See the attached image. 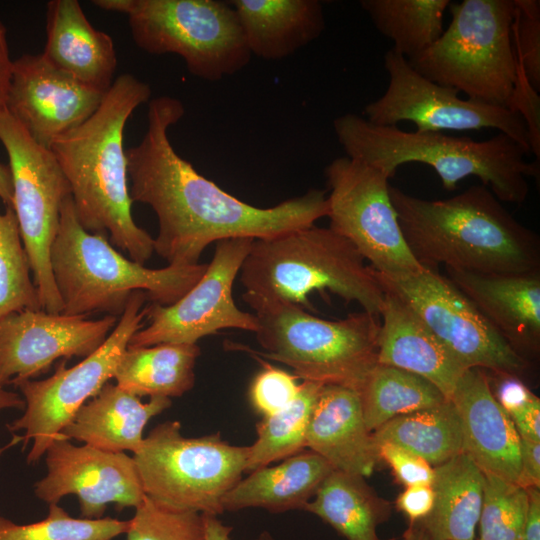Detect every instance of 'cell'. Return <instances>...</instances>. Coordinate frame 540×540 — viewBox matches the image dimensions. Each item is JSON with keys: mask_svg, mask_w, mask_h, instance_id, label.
I'll use <instances>...</instances> for the list:
<instances>
[{"mask_svg": "<svg viewBox=\"0 0 540 540\" xmlns=\"http://www.w3.org/2000/svg\"><path fill=\"white\" fill-rule=\"evenodd\" d=\"M184 112L177 98L151 99L142 140L125 150L131 200L154 211L158 220L154 252L168 265L198 264L203 251L221 240L272 238L327 217L324 190L311 188L303 195L261 208L202 176L176 152L169 139V128Z\"/></svg>", "mask_w": 540, "mask_h": 540, "instance_id": "6da1fadb", "label": "cell"}, {"mask_svg": "<svg viewBox=\"0 0 540 540\" xmlns=\"http://www.w3.org/2000/svg\"><path fill=\"white\" fill-rule=\"evenodd\" d=\"M150 96L147 83L121 74L97 110L50 146L68 181L80 225L108 235L112 246L143 265L154 252V238L132 216L123 136L134 110Z\"/></svg>", "mask_w": 540, "mask_h": 540, "instance_id": "7a4b0ae2", "label": "cell"}, {"mask_svg": "<svg viewBox=\"0 0 540 540\" xmlns=\"http://www.w3.org/2000/svg\"><path fill=\"white\" fill-rule=\"evenodd\" d=\"M404 239L426 269L439 265L477 274L540 272L539 235L520 223L485 185L444 200L390 186Z\"/></svg>", "mask_w": 540, "mask_h": 540, "instance_id": "3957f363", "label": "cell"}, {"mask_svg": "<svg viewBox=\"0 0 540 540\" xmlns=\"http://www.w3.org/2000/svg\"><path fill=\"white\" fill-rule=\"evenodd\" d=\"M333 128L346 156L375 167L389 179L398 167L421 163L434 169L446 191L476 176L501 202L521 204L529 193L527 179L539 178V162H527L529 153L500 132L477 141L443 132L376 126L354 113L335 118Z\"/></svg>", "mask_w": 540, "mask_h": 540, "instance_id": "277c9868", "label": "cell"}, {"mask_svg": "<svg viewBox=\"0 0 540 540\" xmlns=\"http://www.w3.org/2000/svg\"><path fill=\"white\" fill-rule=\"evenodd\" d=\"M53 277L63 314L87 317L108 313L118 317L136 291L150 303L171 305L202 277L207 263L152 269L124 257L102 234L79 223L71 195L60 208L56 237L50 249Z\"/></svg>", "mask_w": 540, "mask_h": 540, "instance_id": "5b68a950", "label": "cell"}, {"mask_svg": "<svg viewBox=\"0 0 540 540\" xmlns=\"http://www.w3.org/2000/svg\"><path fill=\"white\" fill-rule=\"evenodd\" d=\"M245 292L310 307L308 295L328 290L379 315L386 292L377 272L346 238L312 225L253 240L239 272Z\"/></svg>", "mask_w": 540, "mask_h": 540, "instance_id": "8992f818", "label": "cell"}, {"mask_svg": "<svg viewBox=\"0 0 540 540\" xmlns=\"http://www.w3.org/2000/svg\"><path fill=\"white\" fill-rule=\"evenodd\" d=\"M254 311L255 336L263 352H252L292 368L302 381L359 391L376 366L380 316L365 311L325 320L280 299L244 292Z\"/></svg>", "mask_w": 540, "mask_h": 540, "instance_id": "52a82bcc", "label": "cell"}, {"mask_svg": "<svg viewBox=\"0 0 540 540\" xmlns=\"http://www.w3.org/2000/svg\"><path fill=\"white\" fill-rule=\"evenodd\" d=\"M448 9V28L408 63L468 99L508 108L517 71L511 37L514 1L463 0Z\"/></svg>", "mask_w": 540, "mask_h": 540, "instance_id": "ba28073f", "label": "cell"}, {"mask_svg": "<svg viewBox=\"0 0 540 540\" xmlns=\"http://www.w3.org/2000/svg\"><path fill=\"white\" fill-rule=\"evenodd\" d=\"M97 7L123 13L143 51L176 54L195 77L219 81L248 65L252 57L237 14L219 0H94Z\"/></svg>", "mask_w": 540, "mask_h": 540, "instance_id": "9c48e42d", "label": "cell"}, {"mask_svg": "<svg viewBox=\"0 0 540 540\" xmlns=\"http://www.w3.org/2000/svg\"><path fill=\"white\" fill-rule=\"evenodd\" d=\"M178 421L151 430L133 454L144 494L178 509L224 513L222 500L246 469L249 446L222 440L219 433L188 438Z\"/></svg>", "mask_w": 540, "mask_h": 540, "instance_id": "30bf717a", "label": "cell"}, {"mask_svg": "<svg viewBox=\"0 0 540 540\" xmlns=\"http://www.w3.org/2000/svg\"><path fill=\"white\" fill-rule=\"evenodd\" d=\"M147 300L144 292H134L104 343L78 364L67 368L63 359L50 377L15 384L25 408L22 416L7 427L11 432L24 431L20 436L24 447L33 440L28 464L37 463L53 441L66 438L62 431L76 412L114 377L131 337L144 326Z\"/></svg>", "mask_w": 540, "mask_h": 540, "instance_id": "8fae6325", "label": "cell"}, {"mask_svg": "<svg viewBox=\"0 0 540 540\" xmlns=\"http://www.w3.org/2000/svg\"><path fill=\"white\" fill-rule=\"evenodd\" d=\"M0 141L8 154L12 206L42 309L62 313L50 249L58 231L62 202L71 195L68 181L51 150L36 143L7 111L0 118Z\"/></svg>", "mask_w": 540, "mask_h": 540, "instance_id": "7c38bea8", "label": "cell"}, {"mask_svg": "<svg viewBox=\"0 0 540 540\" xmlns=\"http://www.w3.org/2000/svg\"><path fill=\"white\" fill-rule=\"evenodd\" d=\"M329 228L385 276L412 274L423 267L412 255L389 194V178L367 163L342 156L325 168Z\"/></svg>", "mask_w": 540, "mask_h": 540, "instance_id": "4fadbf2b", "label": "cell"}, {"mask_svg": "<svg viewBox=\"0 0 540 540\" xmlns=\"http://www.w3.org/2000/svg\"><path fill=\"white\" fill-rule=\"evenodd\" d=\"M378 277L385 291L404 300L465 369H487L520 377L527 360L519 356L475 305L437 270Z\"/></svg>", "mask_w": 540, "mask_h": 540, "instance_id": "5bb4252c", "label": "cell"}, {"mask_svg": "<svg viewBox=\"0 0 540 540\" xmlns=\"http://www.w3.org/2000/svg\"><path fill=\"white\" fill-rule=\"evenodd\" d=\"M384 67L388 87L380 98L364 107V118L368 122L376 126H397L401 121H410L418 132L491 128L531 153L525 123L517 113L506 107L460 98L456 89L425 78L393 49L386 52Z\"/></svg>", "mask_w": 540, "mask_h": 540, "instance_id": "9a60e30c", "label": "cell"}, {"mask_svg": "<svg viewBox=\"0 0 540 540\" xmlns=\"http://www.w3.org/2000/svg\"><path fill=\"white\" fill-rule=\"evenodd\" d=\"M253 240L218 241L206 271L185 295L171 305H146L148 324L134 333L128 347L197 344L201 338L222 329L255 333L258 328L255 315L239 309L232 292Z\"/></svg>", "mask_w": 540, "mask_h": 540, "instance_id": "2e32d148", "label": "cell"}, {"mask_svg": "<svg viewBox=\"0 0 540 540\" xmlns=\"http://www.w3.org/2000/svg\"><path fill=\"white\" fill-rule=\"evenodd\" d=\"M47 474L35 484L36 497L57 504L67 495L78 498L82 518H102L107 505L118 511L136 507L145 494L133 456L66 438L51 443L45 452Z\"/></svg>", "mask_w": 540, "mask_h": 540, "instance_id": "e0dca14e", "label": "cell"}, {"mask_svg": "<svg viewBox=\"0 0 540 540\" xmlns=\"http://www.w3.org/2000/svg\"><path fill=\"white\" fill-rule=\"evenodd\" d=\"M118 317L100 319L23 310L0 318V384H17L46 372L60 358L87 357L116 326Z\"/></svg>", "mask_w": 540, "mask_h": 540, "instance_id": "ac0fdd59", "label": "cell"}, {"mask_svg": "<svg viewBox=\"0 0 540 540\" xmlns=\"http://www.w3.org/2000/svg\"><path fill=\"white\" fill-rule=\"evenodd\" d=\"M104 95L42 54H25L13 61L6 111L36 143L50 149L59 136L87 120Z\"/></svg>", "mask_w": 540, "mask_h": 540, "instance_id": "d6986e66", "label": "cell"}, {"mask_svg": "<svg viewBox=\"0 0 540 540\" xmlns=\"http://www.w3.org/2000/svg\"><path fill=\"white\" fill-rule=\"evenodd\" d=\"M450 401L460 422L462 452L483 473L517 483L520 437L511 417L495 399L488 376L481 369H467Z\"/></svg>", "mask_w": 540, "mask_h": 540, "instance_id": "ffe728a7", "label": "cell"}, {"mask_svg": "<svg viewBox=\"0 0 540 540\" xmlns=\"http://www.w3.org/2000/svg\"><path fill=\"white\" fill-rule=\"evenodd\" d=\"M445 272L519 356L525 359V354L539 351L540 272L488 275L453 268Z\"/></svg>", "mask_w": 540, "mask_h": 540, "instance_id": "44dd1931", "label": "cell"}, {"mask_svg": "<svg viewBox=\"0 0 540 540\" xmlns=\"http://www.w3.org/2000/svg\"><path fill=\"white\" fill-rule=\"evenodd\" d=\"M306 447L334 470L362 477L372 474L380 460L357 391L322 386L310 417Z\"/></svg>", "mask_w": 540, "mask_h": 540, "instance_id": "7402d4cb", "label": "cell"}, {"mask_svg": "<svg viewBox=\"0 0 540 540\" xmlns=\"http://www.w3.org/2000/svg\"><path fill=\"white\" fill-rule=\"evenodd\" d=\"M43 57L84 85L106 93L114 82L117 55L110 35L96 29L77 0H50Z\"/></svg>", "mask_w": 540, "mask_h": 540, "instance_id": "603a6c76", "label": "cell"}, {"mask_svg": "<svg viewBox=\"0 0 540 540\" xmlns=\"http://www.w3.org/2000/svg\"><path fill=\"white\" fill-rule=\"evenodd\" d=\"M380 316L378 364L416 374L450 400L462 374V367L429 330L414 310L397 295L385 291Z\"/></svg>", "mask_w": 540, "mask_h": 540, "instance_id": "cb8c5ba5", "label": "cell"}, {"mask_svg": "<svg viewBox=\"0 0 540 540\" xmlns=\"http://www.w3.org/2000/svg\"><path fill=\"white\" fill-rule=\"evenodd\" d=\"M171 399L152 397L146 403L117 384L106 383L76 412L62 434L110 452L131 451L143 442V430L151 418L171 406Z\"/></svg>", "mask_w": 540, "mask_h": 540, "instance_id": "d4e9b609", "label": "cell"}, {"mask_svg": "<svg viewBox=\"0 0 540 540\" xmlns=\"http://www.w3.org/2000/svg\"><path fill=\"white\" fill-rule=\"evenodd\" d=\"M251 53L281 60L316 40L325 29L318 0H231Z\"/></svg>", "mask_w": 540, "mask_h": 540, "instance_id": "484cf974", "label": "cell"}, {"mask_svg": "<svg viewBox=\"0 0 540 540\" xmlns=\"http://www.w3.org/2000/svg\"><path fill=\"white\" fill-rule=\"evenodd\" d=\"M334 468L309 450L292 455L275 466L250 472L224 496V511L262 508L271 513L303 510Z\"/></svg>", "mask_w": 540, "mask_h": 540, "instance_id": "4316f807", "label": "cell"}, {"mask_svg": "<svg viewBox=\"0 0 540 540\" xmlns=\"http://www.w3.org/2000/svg\"><path fill=\"white\" fill-rule=\"evenodd\" d=\"M484 473L464 452L434 467V506L422 526L431 540H474Z\"/></svg>", "mask_w": 540, "mask_h": 540, "instance_id": "83f0119b", "label": "cell"}, {"mask_svg": "<svg viewBox=\"0 0 540 540\" xmlns=\"http://www.w3.org/2000/svg\"><path fill=\"white\" fill-rule=\"evenodd\" d=\"M199 355L197 344L127 347L113 378L120 388L139 398L180 397L194 386Z\"/></svg>", "mask_w": 540, "mask_h": 540, "instance_id": "f1b7e54d", "label": "cell"}, {"mask_svg": "<svg viewBox=\"0 0 540 540\" xmlns=\"http://www.w3.org/2000/svg\"><path fill=\"white\" fill-rule=\"evenodd\" d=\"M304 511L319 517L347 540H379L378 526L389 518L391 509L364 477L334 470Z\"/></svg>", "mask_w": 540, "mask_h": 540, "instance_id": "f546056e", "label": "cell"}, {"mask_svg": "<svg viewBox=\"0 0 540 540\" xmlns=\"http://www.w3.org/2000/svg\"><path fill=\"white\" fill-rule=\"evenodd\" d=\"M375 445L392 443L439 466L462 453V433L450 400L395 417L372 433Z\"/></svg>", "mask_w": 540, "mask_h": 540, "instance_id": "4dcf8cb0", "label": "cell"}, {"mask_svg": "<svg viewBox=\"0 0 540 540\" xmlns=\"http://www.w3.org/2000/svg\"><path fill=\"white\" fill-rule=\"evenodd\" d=\"M358 394L365 424L371 433L395 417L447 401L440 390L426 379L378 363Z\"/></svg>", "mask_w": 540, "mask_h": 540, "instance_id": "1f68e13d", "label": "cell"}, {"mask_svg": "<svg viewBox=\"0 0 540 540\" xmlns=\"http://www.w3.org/2000/svg\"><path fill=\"white\" fill-rule=\"evenodd\" d=\"M450 0H361L375 28L390 39L395 52L410 59L442 35Z\"/></svg>", "mask_w": 540, "mask_h": 540, "instance_id": "d6a6232c", "label": "cell"}, {"mask_svg": "<svg viewBox=\"0 0 540 540\" xmlns=\"http://www.w3.org/2000/svg\"><path fill=\"white\" fill-rule=\"evenodd\" d=\"M322 386L302 381L291 403L256 424L257 439L249 446L245 472L286 459L306 447L310 417Z\"/></svg>", "mask_w": 540, "mask_h": 540, "instance_id": "836d02e7", "label": "cell"}, {"mask_svg": "<svg viewBox=\"0 0 540 540\" xmlns=\"http://www.w3.org/2000/svg\"><path fill=\"white\" fill-rule=\"evenodd\" d=\"M13 208L0 212V318L42 309ZM43 310V309H42Z\"/></svg>", "mask_w": 540, "mask_h": 540, "instance_id": "e575fe53", "label": "cell"}, {"mask_svg": "<svg viewBox=\"0 0 540 540\" xmlns=\"http://www.w3.org/2000/svg\"><path fill=\"white\" fill-rule=\"evenodd\" d=\"M129 520L74 518L58 504H49L45 519L16 524L0 516V540H113L125 534Z\"/></svg>", "mask_w": 540, "mask_h": 540, "instance_id": "d590c367", "label": "cell"}, {"mask_svg": "<svg viewBox=\"0 0 540 540\" xmlns=\"http://www.w3.org/2000/svg\"><path fill=\"white\" fill-rule=\"evenodd\" d=\"M479 540H524L526 489L484 473Z\"/></svg>", "mask_w": 540, "mask_h": 540, "instance_id": "8d00e7d4", "label": "cell"}, {"mask_svg": "<svg viewBox=\"0 0 540 540\" xmlns=\"http://www.w3.org/2000/svg\"><path fill=\"white\" fill-rule=\"evenodd\" d=\"M126 540H205L201 513L174 508L144 496L129 519Z\"/></svg>", "mask_w": 540, "mask_h": 540, "instance_id": "74e56055", "label": "cell"}, {"mask_svg": "<svg viewBox=\"0 0 540 540\" xmlns=\"http://www.w3.org/2000/svg\"><path fill=\"white\" fill-rule=\"evenodd\" d=\"M512 44L517 67L540 91V1L513 0Z\"/></svg>", "mask_w": 540, "mask_h": 540, "instance_id": "f35d334b", "label": "cell"}, {"mask_svg": "<svg viewBox=\"0 0 540 540\" xmlns=\"http://www.w3.org/2000/svg\"><path fill=\"white\" fill-rule=\"evenodd\" d=\"M255 358L264 368L252 381L250 401L263 417H268L286 407L296 397L300 388L299 378L295 374L266 364L257 355Z\"/></svg>", "mask_w": 540, "mask_h": 540, "instance_id": "ab89813d", "label": "cell"}, {"mask_svg": "<svg viewBox=\"0 0 540 540\" xmlns=\"http://www.w3.org/2000/svg\"><path fill=\"white\" fill-rule=\"evenodd\" d=\"M379 460L385 461L405 487L432 485L434 467L420 456L392 443L376 445Z\"/></svg>", "mask_w": 540, "mask_h": 540, "instance_id": "60d3db41", "label": "cell"}, {"mask_svg": "<svg viewBox=\"0 0 540 540\" xmlns=\"http://www.w3.org/2000/svg\"><path fill=\"white\" fill-rule=\"evenodd\" d=\"M508 109L517 113L525 123L530 152L540 158V96L517 67L514 89Z\"/></svg>", "mask_w": 540, "mask_h": 540, "instance_id": "b9f144b4", "label": "cell"}, {"mask_svg": "<svg viewBox=\"0 0 540 540\" xmlns=\"http://www.w3.org/2000/svg\"><path fill=\"white\" fill-rule=\"evenodd\" d=\"M489 382L491 391L500 406L511 417L525 408L535 397L520 377L509 374H496ZM489 381V380H488Z\"/></svg>", "mask_w": 540, "mask_h": 540, "instance_id": "7bdbcfd3", "label": "cell"}, {"mask_svg": "<svg viewBox=\"0 0 540 540\" xmlns=\"http://www.w3.org/2000/svg\"><path fill=\"white\" fill-rule=\"evenodd\" d=\"M435 501L431 485L406 487L396 499V507L408 519L409 523L422 522L431 513Z\"/></svg>", "mask_w": 540, "mask_h": 540, "instance_id": "ee69618b", "label": "cell"}, {"mask_svg": "<svg viewBox=\"0 0 540 540\" xmlns=\"http://www.w3.org/2000/svg\"><path fill=\"white\" fill-rule=\"evenodd\" d=\"M526 489L540 486V442L520 438V473L517 483Z\"/></svg>", "mask_w": 540, "mask_h": 540, "instance_id": "f6af8a7d", "label": "cell"}, {"mask_svg": "<svg viewBox=\"0 0 540 540\" xmlns=\"http://www.w3.org/2000/svg\"><path fill=\"white\" fill-rule=\"evenodd\" d=\"M511 419L520 438L540 442V400L538 397L512 415Z\"/></svg>", "mask_w": 540, "mask_h": 540, "instance_id": "bcb514c9", "label": "cell"}, {"mask_svg": "<svg viewBox=\"0 0 540 540\" xmlns=\"http://www.w3.org/2000/svg\"><path fill=\"white\" fill-rule=\"evenodd\" d=\"M13 61L9 55L6 28L0 19V118L6 112Z\"/></svg>", "mask_w": 540, "mask_h": 540, "instance_id": "7dc6e473", "label": "cell"}, {"mask_svg": "<svg viewBox=\"0 0 540 540\" xmlns=\"http://www.w3.org/2000/svg\"><path fill=\"white\" fill-rule=\"evenodd\" d=\"M528 508L524 525V540H540V493L539 488H526Z\"/></svg>", "mask_w": 540, "mask_h": 540, "instance_id": "c3c4849f", "label": "cell"}, {"mask_svg": "<svg viewBox=\"0 0 540 540\" xmlns=\"http://www.w3.org/2000/svg\"><path fill=\"white\" fill-rule=\"evenodd\" d=\"M202 516L205 540H231L233 527L224 524L216 515L202 514Z\"/></svg>", "mask_w": 540, "mask_h": 540, "instance_id": "681fc988", "label": "cell"}, {"mask_svg": "<svg viewBox=\"0 0 540 540\" xmlns=\"http://www.w3.org/2000/svg\"><path fill=\"white\" fill-rule=\"evenodd\" d=\"M0 199L6 207L13 208V180L9 165L0 163Z\"/></svg>", "mask_w": 540, "mask_h": 540, "instance_id": "f907efd6", "label": "cell"}, {"mask_svg": "<svg viewBox=\"0 0 540 540\" xmlns=\"http://www.w3.org/2000/svg\"><path fill=\"white\" fill-rule=\"evenodd\" d=\"M9 408L24 409L25 401L18 393L8 391L0 384V410ZM3 451L4 448L0 447V456Z\"/></svg>", "mask_w": 540, "mask_h": 540, "instance_id": "816d5d0a", "label": "cell"}, {"mask_svg": "<svg viewBox=\"0 0 540 540\" xmlns=\"http://www.w3.org/2000/svg\"><path fill=\"white\" fill-rule=\"evenodd\" d=\"M402 540H431L420 522L408 523Z\"/></svg>", "mask_w": 540, "mask_h": 540, "instance_id": "f5cc1de1", "label": "cell"}, {"mask_svg": "<svg viewBox=\"0 0 540 540\" xmlns=\"http://www.w3.org/2000/svg\"><path fill=\"white\" fill-rule=\"evenodd\" d=\"M256 540H276L273 535L267 531L264 530L260 533L259 537Z\"/></svg>", "mask_w": 540, "mask_h": 540, "instance_id": "db71d44e", "label": "cell"}]
</instances>
